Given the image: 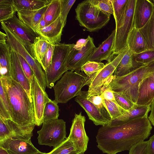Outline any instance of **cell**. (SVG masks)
Instances as JSON below:
<instances>
[{
    "mask_svg": "<svg viewBox=\"0 0 154 154\" xmlns=\"http://www.w3.org/2000/svg\"><path fill=\"white\" fill-rule=\"evenodd\" d=\"M1 119L11 132L12 134L11 138L26 140L31 139L33 135V131L35 124L22 126L16 123L11 119Z\"/></svg>",
    "mask_w": 154,
    "mask_h": 154,
    "instance_id": "26",
    "label": "cell"
},
{
    "mask_svg": "<svg viewBox=\"0 0 154 154\" xmlns=\"http://www.w3.org/2000/svg\"><path fill=\"white\" fill-rule=\"evenodd\" d=\"M0 147L9 154H35L40 152L32 144L31 139L8 138L0 142Z\"/></svg>",
    "mask_w": 154,
    "mask_h": 154,
    "instance_id": "16",
    "label": "cell"
},
{
    "mask_svg": "<svg viewBox=\"0 0 154 154\" xmlns=\"http://www.w3.org/2000/svg\"><path fill=\"white\" fill-rule=\"evenodd\" d=\"M88 41V37L86 39H80L77 41L73 48L76 50L80 49L86 44Z\"/></svg>",
    "mask_w": 154,
    "mask_h": 154,
    "instance_id": "50",
    "label": "cell"
},
{
    "mask_svg": "<svg viewBox=\"0 0 154 154\" xmlns=\"http://www.w3.org/2000/svg\"><path fill=\"white\" fill-rule=\"evenodd\" d=\"M0 100H1L3 103L11 117L12 116V111L10 104L7 89L5 84L0 81Z\"/></svg>",
    "mask_w": 154,
    "mask_h": 154,
    "instance_id": "45",
    "label": "cell"
},
{
    "mask_svg": "<svg viewBox=\"0 0 154 154\" xmlns=\"http://www.w3.org/2000/svg\"><path fill=\"white\" fill-rule=\"evenodd\" d=\"M127 45L133 54L140 53L147 50L146 42L139 29L134 26L128 35Z\"/></svg>",
    "mask_w": 154,
    "mask_h": 154,
    "instance_id": "27",
    "label": "cell"
},
{
    "mask_svg": "<svg viewBox=\"0 0 154 154\" xmlns=\"http://www.w3.org/2000/svg\"><path fill=\"white\" fill-rule=\"evenodd\" d=\"M150 111V105H140L135 104L121 116L112 120L109 125H113L125 123L130 121L148 116Z\"/></svg>",
    "mask_w": 154,
    "mask_h": 154,
    "instance_id": "22",
    "label": "cell"
},
{
    "mask_svg": "<svg viewBox=\"0 0 154 154\" xmlns=\"http://www.w3.org/2000/svg\"><path fill=\"white\" fill-rule=\"evenodd\" d=\"M5 85L12 111L11 120L22 126L35 124L32 100L22 87L11 77L0 76Z\"/></svg>",
    "mask_w": 154,
    "mask_h": 154,
    "instance_id": "2",
    "label": "cell"
},
{
    "mask_svg": "<svg viewBox=\"0 0 154 154\" xmlns=\"http://www.w3.org/2000/svg\"><path fill=\"white\" fill-rule=\"evenodd\" d=\"M152 3V11L146 23L139 29L146 42L147 50H154V0Z\"/></svg>",
    "mask_w": 154,
    "mask_h": 154,
    "instance_id": "28",
    "label": "cell"
},
{
    "mask_svg": "<svg viewBox=\"0 0 154 154\" xmlns=\"http://www.w3.org/2000/svg\"><path fill=\"white\" fill-rule=\"evenodd\" d=\"M148 141V154H154V134L150 138Z\"/></svg>",
    "mask_w": 154,
    "mask_h": 154,
    "instance_id": "51",
    "label": "cell"
},
{
    "mask_svg": "<svg viewBox=\"0 0 154 154\" xmlns=\"http://www.w3.org/2000/svg\"><path fill=\"white\" fill-rule=\"evenodd\" d=\"M35 154H46V153H43L42 152H39L38 153H37ZM70 154H79L78 152H76V151H74L71 153Z\"/></svg>",
    "mask_w": 154,
    "mask_h": 154,
    "instance_id": "54",
    "label": "cell"
},
{
    "mask_svg": "<svg viewBox=\"0 0 154 154\" xmlns=\"http://www.w3.org/2000/svg\"><path fill=\"white\" fill-rule=\"evenodd\" d=\"M143 65L135 61L133 57V54L128 47L126 53L116 68L114 75L116 77L126 75Z\"/></svg>",
    "mask_w": 154,
    "mask_h": 154,
    "instance_id": "23",
    "label": "cell"
},
{
    "mask_svg": "<svg viewBox=\"0 0 154 154\" xmlns=\"http://www.w3.org/2000/svg\"><path fill=\"white\" fill-rule=\"evenodd\" d=\"M128 0H111L113 8V16L116 23L119 20L124 12Z\"/></svg>",
    "mask_w": 154,
    "mask_h": 154,
    "instance_id": "40",
    "label": "cell"
},
{
    "mask_svg": "<svg viewBox=\"0 0 154 154\" xmlns=\"http://www.w3.org/2000/svg\"><path fill=\"white\" fill-rule=\"evenodd\" d=\"M12 134L3 120L0 118V142L8 138H11Z\"/></svg>",
    "mask_w": 154,
    "mask_h": 154,
    "instance_id": "48",
    "label": "cell"
},
{
    "mask_svg": "<svg viewBox=\"0 0 154 154\" xmlns=\"http://www.w3.org/2000/svg\"><path fill=\"white\" fill-rule=\"evenodd\" d=\"M90 2L101 11L108 14H113L111 0H89Z\"/></svg>",
    "mask_w": 154,
    "mask_h": 154,
    "instance_id": "41",
    "label": "cell"
},
{
    "mask_svg": "<svg viewBox=\"0 0 154 154\" xmlns=\"http://www.w3.org/2000/svg\"><path fill=\"white\" fill-rule=\"evenodd\" d=\"M60 16L50 24L37 31L36 32L54 45L60 43L64 27Z\"/></svg>",
    "mask_w": 154,
    "mask_h": 154,
    "instance_id": "21",
    "label": "cell"
},
{
    "mask_svg": "<svg viewBox=\"0 0 154 154\" xmlns=\"http://www.w3.org/2000/svg\"><path fill=\"white\" fill-rule=\"evenodd\" d=\"M50 42L45 38L39 35L35 39L31 46L33 57L41 64Z\"/></svg>",
    "mask_w": 154,
    "mask_h": 154,
    "instance_id": "31",
    "label": "cell"
},
{
    "mask_svg": "<svg viewBox=\"0 0 154 154\" xmlns=\"http://www.w3.org/2000/svg\"><path fill=\"white\" fill-rule=\"evenodd\" d=\"M87 98L88 100L94 104L103 116L109 122L110 124L112 119L105 104L103 98L101 94L91 95L88 94Z\"/></svg>",
    "mask_w": 154,
    "mask_h": 154,
    "instance_id": "33",
    "label": "cell"
},
{
    "mask_svg": "<svg viewBox=\"0 0 154 154\" xmlns=\"http://www.w3.org/2000/svg\"><path fill=\"white\" fill-rule=\"evenodd\" d=\"M58 103L51 100L46 103L43 112V122L58 119L59 109Z\"/></svg>",
    "mask_w": 154,
    "mask_h": 154,
    "instance_id": "34",
    "label": "cell"
},
{
    "mask_svg": "<svg viewBox=\"0 0 154 154\" xmlns=\"http://www.w3.org/2000/svg\"><path fill=\"white\" fill-rule=\"evenodd\" d=\"M149 141H143L132 147L129 154H149Z\"/></svg>",
    "mask_w": 154,
    "mask_h": 154,
    "instance_id": "46",
    "label": "cell"
},
{
    "mask_svg": "<svg viewBox=\"0 0 154 154\" xmlns=\"http://www.w3.org/2000/svg\"><path fill=\"white\" fill-rule=\"evenodd\" d=\"M135 61L143 65H146L154 60V50H147L142 52L133 54Z\"/></svg>",
    "mask_w": 154,
    "mask_h": 154,
    "instance_id": "38",
    "label": "cell"
},
{
    "mask_svg": "<svg viewBox=\"0 0 154 154\" xmlns=\"http://www.w3.org/2000/svg\"><path fill=\"white\" fill-rule=\"evenodd\" d=\"M128 47L117 55L115 56L110 62H108L91 79L89 85L88 92L95 89L102 87L105 83L112 75L126 53Z\"/></svg>",
    "mask_w": 154,
    "mask_h": 154,
    "instance_id": "15",
    "label": "cell"
},
{
    "mask_svg": "<svg viewBox=\"0 0 154 154\" xmlns=\"http://www.w3.org/2000/svg\"><path fill=\"white\" fill-rule=\"evenodd\" d=\"M114 77L111 76L102 86L101 89V95L103 98L106 100L116 101L114 96L113 91L111 90L110 83Z\"/></svg>",
    "mask_w": 154,
    "mask_h": 154,
    "instance_id": "44",
    "label": "cell"
},
{
    "mask_svg": "<svg viewBox=\"0 0 154 154\" xmlns=\"http://www.w3.org/2000/svg\"><path fill=\"white\" fill-rule=\"evenodd\" d=\"M151 0H136L133 17L134 26L139 29L146 23L152 11Z\"/></svg>",
    "mask_w": 154,
    "mask_h": 154,
    "instance_id": "19",
    "label": "cell"
},
{
    "mask_svg": "<svg viewBox=\"0 0 154 154\" xmlns=\"http://www.w3.org/2000/svg\"><path fill=\"white\" fill-rule=\"evenodd\" d=\"M75 151L73 143L68 138L60 145L46 154H70Z\"/></svg>",
    "mask_w": 154,
    "mask_h": 154,
    "instance_id": "37",
    "label": "cell"
},
{
    "mask_svg": "<svg viewBox=\"0 0 154 154\" xmlns=\"http://www.w3.org/2000/svg\"><path fill=\"white\" fill-rule=\"evenodd\" d=\"M152 129L148 116L124 123L102 126L96 136L97 146L103 153L107 154L129 150L147 139Z\"/></svg>",
    "mask_w": 154,
    "mask_h": 154,
    "instance_id": "1",
    "label": "cell"
},
{
    "mask_svg": "<svg viewBox=\"0 0 154 154\" xmlns=\"http://www.w3.org/2000/svg\"><path fill=\"white\" fill-rule=\"evenodd\" d=\"M60 0H51L42 18L45 22L46 26L57 20L60 16Z\"/></svg>",
    "mask_w": 154,
    "mask_h": 154,
    "instance_id": "30",
    "label": "cell"
},
{
    "mask_svg": "<svg viewBox=\"0 0 154 154\" xmlns=\"http://www.w3.org/2000/svg\"><path fill=\"white\" fill-rule=\"evenodd\" d=\"M105 65L102 63L88 61L82 66L81 70L91 79Z\"/></svg>",
    "mask_w": 154,
    "mask_h": 154,
    "instance_id": "35",
    "label": "cell"
},
{
    "mask_svg": "<svg viewBox=\"0 0 154 154\" xmlns=\"http://www.w3.org/2000/svg\"><path fill=\"white\" fill-rule=\"evenodd\" d=\"M113 93L117 103L126 110L131 109L135 104L122 93L113 91Z\"/></svg>",
    "mask_w": 154,
    "mask_h": 154,
    "instance_id": "39",
    "label": "cell"
},
{
    "mask_svg": "<svg viewBox=\"0 0 154 154\" xmlns=\"http://www.w3.org/2000/svg\"><path fill=\"white\" fill-rule=\"evenodd\" d=\"M48 5L35 10L18 11L17 12V17L23 23L34 31L42 18Z\"/></svg>",
    "mask_w": 154,
    "mask_h": 154,
    "instance_id": "25",
    "label": "cell"
},
{
    "mask_svg": "<svg viewBox=\"0 0 154 154\" xmlns=\"http://www.w3.org/2000/svg\"><path fill=\"white\" fill-rule=\"evenodd\" d=\"M0 76L11 77V50L7 41H0Z\"/></svg>",
    "mask_w": 154,
    "mask_h": 154,
    "instance_id": "24",
    "label": "cell"
},
{
    "mask_svg": "<svg viewBox=\"0 0 154 154\" xmlns=\"http://www.w3.org/2000/svg\"><path fill=\"white\" fill-rule=\"evenodd\" d=\"M136 0H128L124 12L116 23L113 55L116 56L127 47L128 35L134 25L133 17Z\"/></svg>",
    "mask_w": 154,
    "mask_h": 154,
    "instance_id": "8",
    "label": "cell"
},
{
    "mask_svg": "<svg viewBox=\"0 0 154 154\" xmlns=\"http://www.w3.org/2000/svg\"><path fill=\"white\" fill-rule=\"evenodd\" d=\"M16 53L22 69L31 83L33 76L34 75L33 72L30 66L25 59L20 55Z\"/></svg>",
    "mask_w": 154,
    "mask_h": 154,
    "instance_id": "47",
    "label": "cell"
},
{
    "mask_svg": "<svg viewBox=\"0 0 154 154\" xmlns=\"http://www.w3.org/2000/svg\"><path fill=\"white\" fill-rule=\"evenodd\" d=\"M80 71H67L54 86V100L57 103H66L79 95L83 87L89 85L90 78Z\"/></svg>",
    "mask_w": 154,
    "mask_h": 154,
    "instance_id": "3",
    "label": "cell"
},
{
    "mask_svg": "<svg viewBox=\"0 0 154 154\" xmlns=\"http://www.w3.org/2000/svg\"><path fill=\"white\" fill-rule=\"evenodd\" d=\"M115 33V29L105 40L96 48L88 61L101 62L102 61L106 60L108 62H109L113 59L115 57L113 55V48Z\"/></svg>",
    "mask_w": 154,
    "mask_h": 154,
    "instance_id": "18",
    "label": "cell"
},
{
    "mask_svg": "<svg viewBox=\"0 0 154 154\" xmlns=\"http://www.w3.org/2000/svg\"><path fill=\"white\" fill-rule=\"evenodd\" d=\"M2 29L7 35V43L11 48L22 56L30 66L40 85L45 91L47 87L46 75L40 63L34 58L25 48L21 40L3 22L1 23Z\"/></svg>",
    "mask_w": 154,
    "mask_h": 154,
    "instance_id": "7",
    "label": "cell"
},
{
    "mask_svg": "<svg viewBox=\"0 0 154 154\" xmlns=\"http://www.w3.org/2000/svg\"><path fill=\"white\" fill-rule=\"evenodd\" d=\"M88 41L86 44L79 50L73 47L70 52L67 61L66 67L68 70L81 71L82 66L86 62L96 48L93 38L88 36Z\"/></svg>",
    "mask_w": 154,
    "mask_h": 154,
    "instance_id": "14",
    "label": "cell"
},
{
    "mask_svg": "<svg viewBox=\"0 0 154 154\" xmlns=\"http://www.w3.org/2000/svg\"><path fill=\"white\" fill-rule=\"evenodd\" d=\"M0 154H9L5 150L0 147Z\"/></svg>",
    "mask_w": 154,
    "mask_h": 154,
    "instance_id": "53",
    "label": "cell"
},
{
    "mask_svg": "<svg viewBox=\"0 0 154 154\" xmlns=\"http://www.w3.org/2000/svg\"><path fill=\"white\" fill-rule=\"evenodd\" d=\"M3 22L21 40L25 48L33 57L31 46L35 38L39 35L21 22L15 14L11 18Z\"/></svg>",
    "mask_w": 154,
    "mask_h": 154,
    "instance_id": "11",
    "label": "cell"
},
{
    "mask_svg": "<svg viewBox=\"0 0 154 154\" xmlns=\"http://www.w3.org/2000/svg\"><path fill=\"white\" fill-rule=\"evenodd\" d=\"M11 49L12 62L11 77L22 87L29 98L32 100L31 83L22 69L16 53Z\"/></svg>",
    "mask_w": 154,
    "mask_h": 154,
    "instance_id": "20",
    "label": "cell"
},
{
    "mask_svg": "<svg viewBox=\"0 0 154 154\" xmlns=\"http://www.w3.org/2000/svg\"><path fill=\"white\" fill-rule=\"evenodd\" d=\"M146 65V72L140 85L136 104L150 105L154 99V60Z\"/></svg>",
    "mask_w": 154,
    "mask_h": 154,
    "instance_id": "13",
    "label": "cell"
},
{
    "mask_svg": "<svg viewBox=\"0 0 154 154\" xmlns=\"http://www.w3.org/2000/svg\"><path fill=\"white\" fill-rule=\"evenodd\" d=\"M51 0H13L17 11L22 10H35L48 5Z\"/></svg>",
    "mask_w": 154,
    "mask_h": 154,
    "instance_id": "29",
    "label": "cell"
},
{
    "mask_svg": "<svg viewBox=\"0 0 154 154\" xmlns=\"http://www.w3.org/2000/svg\"><path fill=\"white\" fill-rule=\"evenodd\" d=\"M31 95L33 104L35 125L39 126L43 122V115L46 103L50 99L40 85L34 75L31 83Z\"/></svg>",
    "mask_w": 154,
    "mask_h": 154,
    "instance_id": "12",
    "label": "cell"
},
{
    "mask_svg": "<svg viewBox=\"0 0 154 154\" xmlns=\"http://www.w3.org/2000/svg\"><path fill=\"white\" fill-rule=\"evenodd\" d=\"M103 100L112 120L121 116L127 111L120 106L116 101L106 100L104 98Z\"/></svg>",
    "mask_w": 154,
    "mask_h": 154,
    "instance_id": "36",
    "label": "cell"
},
{
    "mask_svg": "<svg viewBox=\"0 0 154 154\" xmlns=\"http://www.w3.org/2000/svg\"><path fill=\"white\" fill-rule=\"evenodd\" d=\"M17 12L13 0H0V22L12 18Z\"/></svg>",
    "mask_w": 154,
    "mask_h": 154,
    "instance_id": "32",
    "label": "cell"
},
{
    "mask_svg": "<svg viewBox=\"0 0 154 154\" xmlns=\"http://www.w3.org/2000/svg\"><path fill=\"white\" fill-rule=\"evenodd\" d=\"M55 45L49 43L47 51L42 58L41 65L45 71L51 63Z\"/></svg>",
    "mask_w": 154,
    "mask_h": 154,
    "instance_id": "43",
    "label": "cell"
},
{
    "mask_svg": "<svg viewBox=\"0 0 154 154\" xmlns=\"http://www.w3.org/2000/svg\"><path fill=\"white\" fill-rule=\"evenodd\" d=\"M0 118L5 119H11L9 112L1 100H0Z\"/></svg>",
    "mask_w": 154,
    "mask_h": 154,
    "instance_id": "49",
    "label": "cell"
},
{
    "mask_svg": "<svg viewBox=\"0 0 154 154\" xmlns=\"http://www.w3.org/2000/svg\"><path fill=\"white\" fill-rule=\"evenodd\" d=\"M66 122L57 119L44 121L41 129L37 131L38 144L55 148L66 139Z\"/></svg>",
    "mask_w": 154,
    "mask_h": 154,
    "instance_id": "9",
    "label": "cell"
},
{
    "mask_svg": "<svg viewBox=\"0 0 154 154\" xmlns=\"http://www.w3.org/2000/svg\"><path fill=\"white\" fill-rule=\"evenodd\" d=\"M146 71V65H143L126 75L114 77L110 83L113 91L121 92L136 103L139 96L140 85Z\"/></svg>",
    "mask_w": 154,
    "mask_h": 154,
    "instance_id": "5",
    "label": "cell"
},
{
    "mask_svg": "<svg viewBox=\"0 0 154 154\" xmlns=\"http://www.w3.org/2000/svg\"><path fill=\"white\" fill-rule=\"evenodd\" d=\"M85 121L81 112L75 114L67 137L73 143L75 151L79 154H84L86 151L89 140L85 129Z\"/></svg>",
    "mask_w": 154,
    "mask_h": 154,
    "instance_id": "10",
    "label": "cell"
},
{
    "mask_svg": "<svg viewBox=\"0 0 154 154\" xmlns=\"http://www.w3.org/2000/svg\"><path fill=\"white\" fill-rule=\"evenodd\" d=\"M88 91H81L75 98V101L84 109L89 119L96 125L104 126L109 124L100 113L98 109L87 99Z\"/></svg>",
    "mask_w": 154,
    "mask_h": 154,
    "instance_id": "17",
    "label": "cell"
},
{
    "mask_svg": "<svg viewBox=\"0 0 154 154\" xmlns=\"http://www.w3.org/2000/svg\"><path fill=\"white\" fill-rule=\"evenodd\" d=\"M151 112L148 119L152 124L154 126V99L150 105Z\"/></svg>",
    "mask_w": 154,
    "mask_h": 154,
    "instance_id": "52",
    "label": "cell"
},
{
    "mask_svg": "<svg viewBox=\"0 0 154 154\" xmlns=\"http://www.w3.org/2000/svg\"><path fill=\"white\" fill-rule=\"evenodd\" d=\"M75 11L76 19L80 25L90 32L100 29L107 24L110 19V15L101 11L89 0L79 3Z\"/></svg>",
    "mask_w": 154,
    "mask_h": 154,
    "instance_id": "4",
    "label": "cell"
},
{
    "mask_svg": "<svg viewBox=\"0 0 154 154\" xmlns=\"http://www.w3.org/2000/svg\"><path fill=\"white\" fill-rule=\"evenodd\" d=\"M75 1V0H60L61 3L60 17L64 26L66 23L68 14Z\"/></svg>",
    "mask_w": 154,
    "mask_h": 154,
    "instance_id": "42",
    "label": "cell"
},
{
    "mask_svg": "<svg viewBox=\"0 0 154 154\" xmlns=\"http://www.w3.org/2000/svg\"><path fill=\"white\" fill-rule=\"evenodd\" d=\"M75 44L59 43L55 45L51 63L45 71L47 87L51 88L68 70L67 61Z\"/></svg>",
    "mask_w": 154,
    "mask_h": 154,
    "instance_id": "6",
    "label": "cell"
}]
</instances>
